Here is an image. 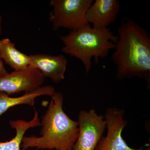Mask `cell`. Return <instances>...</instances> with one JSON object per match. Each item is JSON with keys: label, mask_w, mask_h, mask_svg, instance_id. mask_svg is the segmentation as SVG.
I'll list each match as a JSON object with an SVG mask.
<instances>
[{"label": "cell", "mask_w": 150, "mask_h": 150, "mask_svg": "<svg viewBox=\"0 0 150 150\" xmlns=\"http://www.w3.org/2000/svg\"><path fill=\"white\" fill-rule=\"evenodd\" d=\"M118 39L111 60L118 80L144 79L150 86V37L134 20L124 18L118 28Z\"/></svg>", "instance_id": "6da1fadb"}, {"label": "cell", "mask_w": 150, "mask_h": 150, "mask_svg": "<svg viewBox=\"0 0 150 150\" xmlns=\"http://www.w3.org/2000/svg\"><path fill=\"white\" fill-rule=\"evenodd\" d=\"M42 117L40 137H24L22 150L29 148L50 150H72L79 133V123L68 116L63 110L64 96L55 92Z\"/></svg>", "instance_id": "7a4b0ae2"}, {"label": "cell", "mask_w": 150, "mask_h": 150, "mask_svg": "<svg viewBox=\"0 0 150 150\" xmlns=\"http://www.w3.org/2000/svg\"><path fill=\"white\" fill-rule=\"evenodd\" d=\"M59 37L64 45L62 52L79 59L86 74L91 70L92 59L98 64L100 59L107 57L110 50L115 48L118 39L108 28L96 29L89 25Z\"/></svg>", "instance_id": "3957f363"}, {"label": "cell", "mask_w": 150, "mask_h": 150, "mask_svg": "<svg viewBox=\"0 0 150 150\" xmlns=\"http://www.w3.org/2000/svg\"><path fill=\"white\" fill-rule=\"evenodd\" d=\"M93 0H51L53 10L49 14V21L53 30L60 28L76 30L88 25L85 19L87 11Z\"/></svg>", "instance_id": "277c9868"}, {"label": "cell", "mask_w": 150, "mask_h": 150, "mask_svg": "<svg viewBox=\"0 0 150 150\" xmlns=\"http://www.w3.org/2000/svg\"><path fill=\"white\" fill-rule=\"evenodd\" d=\"M78 122L79 135L72 150H95L106 129L104 116L94 109L82 110Z\"/></svg>", "instance_id": "5b68a950"}, {"label": "cell", "mask_w": 150, "mask_h": 150, "mask_svg": "<svg viewBox=\"0 0 150 150\" xmlns=\"http://www.w3.org/2000/svg\"><path fill=\"white\" fill-rule=\"evenodd\" d=\"M125 111L116 108H109L105 111L104 118L107 132L103 136L95 150H143L144 146L139 149L130 148L123 139L122 131L127 121L124 119Z\"/></svg>", "instance_id": "8992f818"}, {"label": "cell", "mask_w": 150, "mask_h": 150, "mask_svg": "<svg viewBox=\"0 0 150 150\" xmlns=\"http://www.w3.org/2000/svg\"><path fill=\"white\" fill-rule=\"evenodd\" d=\"M45 78L39 70L29 66L0 77V92L8 95L33 92L42 86Z\"/></svg>", "instance_id": "52a82bcc"}, {"label": "cell", "mask_w": 150, "mask_h": 150, "mask_svg": "<svg viewBox=\"0 0 150 150\" xmlns=\"http://www.w3.org/2000/svg\"><path fill=\"white\" fill-rule=\"evenodd\" d=\"M120 7L118 0H96L86 12V22L96 29L108 28L115 21Z\"/></svg>", "instance_id": "ba28073f"}, {"label": "cell", "mask_w": 150, "mask_h": 150, "mask_svg": "<svg viewBox=\"0 0 150 150\" xmlns=\"http://www.w3.org/2000/svg\"><path fill=\"white\" fill-rule=\"evenodd\" d=\"M29 66L37 69L45 78L59 83L64 79L67 60L63 55L37 54L30 55Z\"/></svg>", "instance_id": "9c48e42d"}, {"label": "cell", "mask_w": 150, "mask_h": 150, "mask_svg": "<svg viewBox=\"0 0 150 150\" xmlns=\"http://www.w3.org/2000/svg\"><path fill=\"white\" fill-rule=\"evenodd\" d=\"M55 88L50 85L42 86L37 90L17 97H11L7 94L0 92V117L11 108L25 104L33 106L35 99L38 97L42 96H51L55 92Z\"/></svg>", "instance_id": "30bf717a"}, {"label": "cell", "mask_w": 150, "mask_h": 150, "mask_svg": "<svg viewBox=\"0 0 150 150\" xmlns=\"http://www.w3.org/2000/svg\"><path fill=\"white\" fill-rule=\"evenodd\" d=\"M0 57L14 71L25 69L30 62L29 56L18 51L8 38L0 40Z\"/></svg>", "instance_id": "8fae6325"}, {"label": "cell", "mask_w": 150, "mask_h": 150, "mask_svg": "<svg viewBox=\"0 0 150 150\" xmlns=\"http://www.w3.org/2000/svg\"><path fill=\"white\" fill-rule=\"evenodd\" d=\"M10 125L12 129L16 131L15 137L10 141L0 142V150H21L23 138L26 131L30 128L40 126L41 123L38 112L35 110L34 117L31 121H27L22 119L11 121Z\"/></svg>", "instance_id": "7c38bea8"}, {"label": "cell", "mask_w": 150, "mask_h": 150, "mask_svg": "<svg viewBox=\"0 0 150 150\" xmlns=\"http://www.w3.org/2000/svg\"><path fill=\"white\" fill-rule=\"evenodd\" d=\"M8 73L4 66L2 60L0 57V77L5 76Z\"/></svg>", "instance_id": "4fadbf2b"}, {"label": "cell", "mask_w": 150, "mask_h": 150, "mask_svg": "<svg viewBox=\"0 0 150 150\" xmlns=\"http://www.w3.org/2000/svg\"><path fill=\"white\" fill-rule=\"evenodd\" d=\"M2 17L0 15V35L2 32Z\"/></svg>", "instance_id": "5bb4252c"}, {"label": "cell", "mask_w": 150, "mask_h": 150, "mask_svg": "<svg viewBox=\"0 0 150 150\" xmlns=\"http://www.w3.org/2000/svg\"><path fill=\"white\" fill-rule=\"evenodd\" d=\"M143 150H150V144H149V146H148L147 147L144 148V149H143Z\"/></svg>", "instance_id": "9a60e30c"}, {"label": "cell", "mask_w": 150, "mask_h": 150, "mask_svg": "<svg viewBox=\"0 0 150 150\" xmlns=\"http://www.w3.org/2000/svg\"></svg>", "instance_id": "2e32d148"}]
</instances>
